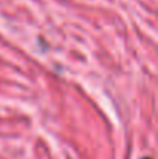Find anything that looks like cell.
<instances>
[{
	"label": "cell",
	"mask_w": 158,
	"mask_h": 159,
	"mask_svg": "<svg viewBox=\"0 0 158 159\" xmlns=\"http://www.w3.org/2000/svg\"><path fill=\"white\" fill-rule=\"evenodd\" d=\"M144 159H151V158H144Z\"/></svg>",
	"instance_id": "6da1fadb"
}]
</instances>
